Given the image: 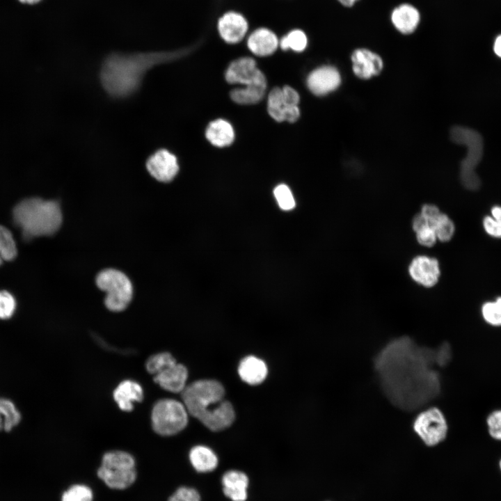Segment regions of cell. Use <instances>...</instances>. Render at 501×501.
<instances>
[{
    "label": "cell",
    "mask_w": 501,
    "mask_h": 501,
    "mask_svg": "<svg viewBox=\"0 0 501 501\" xmlns=\"http://www.w3.org/2000/svg\"><path fill=\"white\" fill-rule=\"evenodd\" d=\"M493 51L498 56L501 58V34L499 35L495 40L493 44Z\"/></svg>",
    "instance_id": "60d3db41"
},
{
    "label": "cell",
    "mask_w": 501,
    "mask_h": 501,
    "mask_svg": "<svg viewBox=\"0 0 501 501\" xmlns=\"http://www.w3.org/2000/svg\"><path fill=\"white\" fill-rule=\"evenodd\" d=\"M113 398L121 410L130 411L133 409L134 402L143 400V390L138 383L125 380L115 389Z\"/></svg>",
    "instance_id": "44dd1931"
},
{
    "label": "cell",
    "mask_w": 501,
    "mask_h": 501,
    "mask_svg": "<svg viewBox=\"0 0 501 501\" xmlns=\"http://www.w3.org/2000/svg\"><path fill=\"white\" fill-rule=\"evenodd\" d=\"M274 196L279 207L285 211L291 210L295 207V200L289 188L284 184L278 185L273 191Z\"/></svg>",
    "instance_id": "836d02e7"
},
{
    "label": "cell",
    "mask_w": 501,
    "mask_h": 501,
    "mask_svg": "<svg viewBox=\"0 0 501 501\" xmlns=\"http://www.w3.org/2000/svg\"><path fill=\"white\" fill-rule=\"evenodd\" d=\"M188 422V411L184 404L171 399L158 401L152 411V425L161 436H171L183 430Z\"/></svg>",
    "instance_id": "52a82bcc"
},
{
    "label": "cell",
    "mask_w": 501,
    "mask_h": 501,
    "mask_svg": "<svg viewBox=\"0 0 501 501\" xmlns=\"http://www.w3.org/2000/svg\"><path fill=\"white\" fill-rule=\"evenodd\" d=\"M189 461L198 472H210L218 463L216 454L209 447L204 445L194 446L189 452Z\"/></svg>",
    "instance_id": "cb8c5ba5"
},
{
    "label": "cell",
    "mask_w": 501,
    "mask_h": 501,
    "mask_svg": "<svg viewBox=\"0 0 501 501\" xmlns=\"http://www.w3.org/2000/svg\"><path fill=\"white\" fill-rule=\"evenodd\" d=\"M0 250L3 260L11 261L17 256V247L11 232L0 225Z\"/></svg>",
    "instance_id": "f1b7e54d"
},
{
    "label": "cell",
    "mask_w": 501,
    "mask_h": 501,
    "mask_svg": "<svg viewBox=\"0 0 501 501\" xmlns=\"http://www.w3.org/2000/svg\"><path fill=\"white\" fill-rule=\"evenodd\" d=\"M223 493L232 501H246L248 498L249 478L240 470H230L222 476Z\"/></svg>",
    "instance_id": "e0dca14e"
},
{
    "label": "cell",
    "mask_w": 501,
    "mask_h": 501,
    "mask_svg": "<svg viewBox=\"0 0 501 501\" xmlns=\"http://www.w3.org/2000/svg\"><path fill=\"white\" fill-rule=\"evenodd\" d=\"M413 429L426 445L435 446L446 438L448 427L443 412L436 407H431L417 415Z\"/></svg>",
    "instance_id": "ba28073f"
},
{
    "label": "cell",
    "mask_w": 501,
    "mask_h": 501,
    "mask_svg": "<svg viewBox=\"0 0 501 501\" xmlns=\"http://www.w3.org/2000/svg\"><path fill=\"white\" fill-rule=\"evenodd\" d=\"M247 47L257 56H267L277 50L279 39L272 30L267 27H259L248 36Z\"/></svg>",
    "instance_id": "2e32d148"
},
{
    "label": "cell",
    "mask_w": 501,
    "mask_h": 501,
    "mask_svg": "<svg viewBox=\"0 0 501 501\" xmlns=\"http://www.w3.org/2000/svg\"><path fill=\"white\" fill-rule=\"evenodd\" d=\"M436 363L438 366L444 367L447 365L452 357L450 345L444 342L435 349Z\"/></svg>",
    "instance_id": "f35d334b"
},
{
    "label": "cell",
    "mask_w": 501,
    "mask_h": 501,
    "mask_svg": "<svg viewBox=\"0 0 501 501\" xmlns=\"http://www.w3.org/2000/svg\"><path fill=\"white\" fill-rule=\"evenodd\" d=\"M418 243L422 246L430 247L435 244L437 237L434 228L427 224L415 231Z\"/></svg>",
    "instance_id": "74e56055"
},
{
    "label": "cell",
    "mask_w": 501,
    "mask_h": 501,
    "mask_svg": "<svg viewBox=\"0 0 501 501\" xmlns=\"http://www.w3.org/2000/svg\"><path fill=\"white\" fill-rule=\"evenodd\" d=\"M13 217L27 239L55 234L63 220L57 201L40 198H26L17 203L13 209Z\"/></svg>",
    "instance_id": "277c9868"
},
{
    "label": "cell",
    "mask_w": 501,
    "mask_h": 501,
    "mask_svg": "<svg viewBox=\"0 0 501 501\" xmlns=\"http://www.w3.org/2000/svg\"><path fill=\"white\" fill-rule=\"evenodd\" d=\"M22 3L24 4H29V5H35L40 2L42 0H17Z\"/></svg>",
    "instance_id": "b9f144b4"
},
{
    "label": "cell",
    "mask_w": 501,
    "mask_h": 501,
    "mask_svg": "<svg viewBox=\"0 0 501 501\" xmlns=\"http://www.w3.org/2000/svg\"><path fill=\"white\" fill-rule=\"evenodd\" d=\"M175 363L177 362L171 354L164 352L150 356L145 367L148 372L154 376Z\"/></svg>",
    "instance_id": "f546056e"
},
{
    "label": "cell",
    "mask_w": 501,
    "mask_h": 501,
    "mask_svg": "<svg viewBox=\"0 0 501 501\" xmlns=\"http://www.w3.org/2000/svg\"><path fill=\"white\" fill-rule=\"evenodd\" d=\"M150 175L161 182H169L177 175L179 164L176 156L166 149H159L146 161Z\"/></svg>",
    "instance_id": "30bf717a"
},
{
    "label": "cell",
    "mask_w": 501,
    "mask_h": 501,
    "mask_svg": "<svg viewBox=\"0 0 501 501\" xmlns=\"http://www.w3.org/2000/svg\"><path fill=\"white\" fill-rule=\"evenodd\" d=\"M3 258H2L1 253V250H0V266H1V264L3 263Z\"/></svg>",
    "instance_id": "7bdbcfd3"
},
{
    "label": "cell",
    "mask_w": 501,
    "mask_h": 501,
    "mask_svg": "<svg viewBox=\"0 0 501 501\" xmlns=\"http://www.w3.org/2000/svg\"><path fill=\"white\" fill-rule=\"evenodd\" d=\"M93 492L85 485L76 484L65 491L62 495L61 501H92Z\"/></svg>",
    "instance_id": "d6a6232c"
},
{
    "label": "cell",
    "mask_w": 501,
    "mask_h": 501,
    "mask_svg": "<svg viewBox=\"0 0 501 501\" xmlns=\"http://www.w3.org/2000/svg\"><path fill=\"white\" fill-rule=\"evenodd\" d=\"M374 361L381 388L395 406L413 411L438 395L440 381L434 369L435 349L403 336L386 344Z\"/></svg>",
    "instance_id": "6da1fadb"
},
{
    "label": "cell",
    "mask_w": 501,
    "mask_h": 501,
    "mask_svg": "<svg viewBox=\"0 0 501 501\" xmlns=\"http://www.w3.org/2000/svg\"><path fill=\"white\" fill-rule=\"evenodd\" d=\"M267 372L265 363L253 356L244 358L238 367L240 378L250 385H257L263 382L267 376Z\"/></svg>",
    "instance_id": "7402d4cb"
},
{
    "label": "cell",
    "mask_w": 501,
    "mask_h": 501,
    "mask_svg": "<svg viewBox=\"0 0 501 501\" xmlns=\"http://www.w3.org/2000/svg\"><path fill=\"white\" fill-rule=\"evenodd\" d=\"M96 284L106 292L105 305L113 312L125 310L132 301L133 287L129 278L122 272L107 269L98 273Z\"/></svg>",
    "instance_id": "8992f818"
},
{
    "label": "cell",
    "mask_w": 501,
    "mask_h": 501,
    "mask_svg": "<svg viewBox=\"0 0 501 501\" xmlns=\"http://www.w3.org/2000/svg\"><path fill=\"white\" fill-rule=\"evenodd\" d=\"M267 83L233 89L230 95L231 99L240 104H252L260 102L264 97Z\"/></svg>",
    "instance_id": "484cf974"
},
{
    "label": "cell",
    "mask_w": 501,
    "mask_h": 501,
    "mask_svg": "<svg viewBox=\"0 0 501 501\" xmlns=\"http://www.w3.org/2000/svg\"><path fill=\"white\" fill-rule=\"evenodd\" d=\"M390 19L394 27L399 33L408 35L413 33L418 27L420 14L413 5L404 3L392 10Z\"/></svg>",
    "instance_id": "d6986e66"
},
{
    "label": "cell",
    "mask_w": 501,
    "mask_h": 501,
    "mask_svg": "<svg viewBox=\"0 0 501 501\" xmlns=\"http://www.w3.org/2000/svg\"><path fill=\"white\" fill-rule=\"evenodd\" d=\"M484 319L494 326H501V297L495 301L486 302L482 307Z\"/></svg>",
    "instance_id": "4dcf8cb0"
},
{
    "label": "cell",
    "mask_w": 501,
    "mask_h": 501,
    "mask_svg": "<svg viewBox=\"0 0 501 501\" xmlns=\"http://www.w3.org/2000/svg\"><path fill=\"white\" fill-rule=\"evenodd\" d=\"M450 139L466 148V157L460 165V179L462 184L469 190H477L481 182L476 168L483 155V139L477 131L463 126H454L450 129Z\"/></svg>",
    "instance_id": "5b68a950"
},
{
    "label": "cell",
    "mask_w": 501,
    "mask_h": 501,
    "mask_svg": "<svg viewBox=\"0 0 501 501\" xmlns=\"http://www.w3.org/2000/svg\"><path fill=\"white\" fill-rule=\"evenodd\" d=\"M217 30L223 40L234 45L241 42L246 35L248 22L240 13L228 11L218 19Z\"/></svg>",
    "instance_id": "8fae6325"
},
{
    "label": "cell",
    "mask_w": 501,
    "mask_h": 501,
    "mask_svg": "<svg viewBox=\"0 0 501 501\" xmlns=\"http://www.w3.org/2000/svg\"><path fill=\"white\" fill-rule=\"evenodd\" d=\"M499 465H500V470H501V460H500V463H499Z\"/></svg>",
    "instance_id": "ee69618b"
},
{
    "label": "cell",
    "mask_w": 501,
    "mask_h": 501,
    "mask_svg": "<svg viewBox=\"0 0 501 501\" xmlns=\"http://www.w3.org/2000/svg\"><path fill=\"white\" fill-rule=\"evenodd\" d=\"M205 136L212 145L217 147H225L230 145L233 142L234 132L230 122L223 119H218L209 124Z\"/></svg>",
    "instance_id": "603a6c76"
},
{
    "label": "cell",
    "mask_w": 501,
    "mask_h": 501,
    "mask_svg": "<svg viewBox=\"0 0 501 501\" xmlns=\"http://www.w3.org/2000/svg\"><path fill=\"white\" fill-rule=\"evenodd\" d=\"M168 501H201V497L196 488L181 486L169 497Z\"/></svg>",
    "instance_id": "d590c367"
},
{
    "label": "cell",
    "mask_w": 501,
    "mask_h": 501,
    "mask_svg": "<svg viewBox=\"0 0 501 501\" xmlns=\"http://www.w3.org/2000/svg\"><path fill=\"white\" fill-rule=\"evenodd\" d=\"M488 430L490 436L501 440V410H496L489 414L486 419Z\"/></svg>",
    "instance_id": "8d00e7d4"
},
{
    "label": "cell",
    "mask_w": 501,
    "mask_h": 501,
    "mask_svg": "<svg viewBox=\"0 0 501 501\" xmlns=\"http://www.w3.org/2000/svg\"><path fill=\"white\" fill-rule=\"evenodd\" d=\"M341 76L335 67L324 65L312 71L307 79L309 90L315 95H325L338 88Z\"/></svg>",
    "instance_id": "4fadbf2b"
},
{
    "label": "cell",
    "mask_w": 501,
    "mask_h": 501,
    "mask_svg": "<svg viewBox=\"0 0 501 501\" xmlns=\"http://www.w3.org/2000/svg\"><path fill=\"white\" fill-rule=\"evenodd\" d=\"M187 377V369L175 363L154 375V381L166 390L179 392L185 388Z\"/></svg>",
    "instance_id": "ffe728a7"
},
{
    "label": "cell",
    "mask_w": 501,
    "mask_h": 501,
    "mask_svg": "<svg viewBox=\"0 0 501 501\" xmlns=\"http://www.w3.org/2000/svg\"><path fill=\"white\" fill-rule=\"evenodd\" d=\"M491 214L492 216H487L484 218V228L490 236L501 238V207L494 206Z\"/></svg>",
    "instance_id": "1f68e13d"
},
{
    "label": "cell",
    "mask_w": 501,
    "mask_h": 501,
    "mask_svg": "<svg viewBox=\"0 0 501 501\" xmlns=\"http://www.w3.org/2000/svg\"><path fill=\"white\" fill-rule=\"evenodd\" d=\"M308 45L305 33L299 29L289 31L279 40V47L283 50L292 49L296 52L304 51Z\"/></svg>",
    "instance_id": "4316f807"
},
{
    "label": "cell",
    "mask_w": 501,
    "mask_h": 501,
    "mask_svg": "<svg viewBox=\"0 0 501 501\" xmlns=\"http://www.w3.org/2000/svg\"><path fill=\"white\" fill-rule=\"evenodd\" d=\"M186 52L187 49L112 51L105 56L101 64L99 73L101 86L112 98L129 97L139 90L149 70L175 61Z\"/></svg>",
    "instance_id": "7a4b0ae2"
},
{
    "label": "cell",
    "mask_w": 501,
    "mask_h": 501,
    "mask_svg": "<svg viewBox=\"0 0 501 501\" xmlns=\"http://www.w3.org/2000/svg\"><path fill=\"white\" fill-rule=\"evenodd\" d=\"M267 110L271 117L277 122H294L300 116L298 104L287 97L282 88H273L268 96Z\"/></svg>",
    "instance_id": "7c38bea8"
},
{
    "label": "cell",
    "mask_w": 501,
    "mask_h": 501,
    "mask_svg": "<svg viewBox=\"0 0 501 501\" xmlns=\"http://www.w3.org/2000/svg\"><path fill=\"white\" fill-rule=\"evenodd\" d=\"M224 395L223 385L214 380L196 381L182 392L188 413L214 431L228 428L234 420V408Z\"/></svg>",
    "instance_id": "3957f363"
},
{
    "label": "cell",
    "mask_w": 501,
    "mask_h": 501,
    "mask_svg": "<svg viewBox=\"0 0 501 501\" xmlns=\"http://www.w3.org/2000/svg\"><path fill=\"white\" fill-rule=\"evenodd\" d=\"M225 79L229 84H239L245 87L267 83L264 74L251 57H241L232 61L226 70Z\"/></svg>",
    "instance_id": "9c48e42d"
},
{
    "label": "cell",
    "mask_w": 501,
    "mask_h": 501,
    "mask_svg": "<svg viewBox=\"0 0 501 501\" xmlns=\"http://www.w3.org/2000/svg\"><path fill=\"white\" fill-rule=\"evenodd\" d=\"M351 60L354 74L362 79L378 75L383 67L381 56L365 48L355 49L351 54Z\"/></svg>",
    "instance_id": "9a60e30c"
},
{
    "label": "cell",
    "mask_w": 501,
    "mask_h": 501,
    "mask_svg": "<svg viewBox=\"0 0 501 501\" xmlns=\"http://www.w3.org/2000/svg\"><path fill=\"white\" fill-rule=\"evenodd\" d=\"M22 420V415L10 399L0 397V431H11Z\"/></svg>",
    "instance_id": "d4e9b609"
},
{
    "label": "cell",
    "mask_w": 501,
    "mask_h": 501,
    "mask_svg": "<svg viewBox=\"0 0 501 501\" xmlns=\"http://www.w3.org/2000/svg\"><path fill=\"white\" fill-rule=\"evenodd\" d=\"M439 209L434 205L426 204L422 207L420 214L431 224L440 214Z\"/></svg>",
    "instance_id": "ab89813d"
},
{
    "label": "cell",
    "mask_w": 501,
    "mask_h": 501,
    "mask_svg": "<svg viewBox=\"0 0 501 501\" xmlns=\"http://www.w3.org/2000/svg\"><path fill=\"white\" fill-rule=\"evenodd\" d=\"M408 272L414 281L426 287L434 286L440 274L438 261L426 255L414 257L408 267Z\"/></svg>",
    "instance_id": "5bb4252c"
},
{
    "label": "cell",
    "mask_w": 501,
    "mask_h": 501,
    "mask_svg": "<svg viewBox=\"0 0 501 501\" xmlns=\"http://www.w3.org/2000/svg\"><path fill=\"white\" fill-rule=\"evenodd\" d=\"M434 228L437 239L446 242L454 235L455 227L452 221L445 214L439 216L430 224Z\"/></svg>",
    "instance_id": "83f0119b"
},
{
    "label": "cell",
    "mask_w": 501,
    "mask_h": 501,
    "mask_svg": "<svg viewBox=\"0 0 501 501\" xmlns=\"http://www.w3.org/2000/svg\"><path fill=\"white\" fill-rule=\"evenodd\" d=\"M97 475L109 488L122 490L134 482L136 472L134 468L101 466L97 470Z\"/></svg>",
    "instance_id": "ac0fdd59"
},
{
    "label": "cell",
    "mask_w": 501,
    "mask_h": 501,
    "mask_svg": "<svg viewBox=\"0 0 501 501\" xmlns=\"http://www.w3.org/2000/svg\"><path fill=\"white\" fill-rule=\"evenodd\" d=\"M16 301L13 296L7 291H0V319H8L14 314Z\"/></svg>",
    "instance_id": "e575fe53"
}]
</instances>
